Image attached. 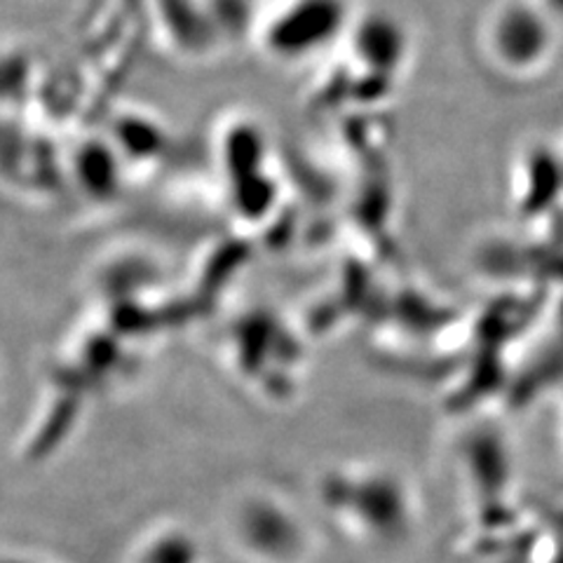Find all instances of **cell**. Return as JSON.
Instances as JSON below:
<instances>
[{
  "mask_svg": "<svg viewBox=\"0 0 563 563\" xmlns=\"http://www.w3.org/2000/svg\"><path fill=\"white\" fill-rule=\"evenodd\" d=\"M327 515L362 542H397L416 526V493L401 474L378 465H347L322 484Z\"/></svg>",
  "mask_w": 563,
  "mask_h": 563,
  "instance_id": "6da1fadb",
  "label": "cell"
},
{
  "mask_svg": "<svg viewBox=\"0 0 563 563\" xmlns=\"http://www.w3.org/2000/svg\"><path fill=\"white\" fill-rule=\"evenodd\" d=\"M233 540L246 563H298L308 533L296 509L273 490H246L233 505Z\"/></svg>",
  "mask_w": 563,
  "mask_h": 563,
  "instance_id": "7a4b0ae2",
  "label": "cell"
},
{
  "mask_svg": "<svg viewBox=\"0 0 563 563\" xmlns=\"http://www.w3.org/2000/svg\"><path fill=\"white\" fill-rule=\"evenodd\" d=\"M556 24L536 0H507L490 14L486 43L490 57L509 70L542 66L554 47Z\"/></svg>",
  "mask_w": 563,
  "mask_h": 563,
  "instance_id": "3957f363",
  "label": "cell"
},
{
  "mask_svg": "<svg viewBox=\"0 0 563 563\" xmlns=\"http://www.w3.org/2000/svg\"><path fill=\"white\" fill-rule=\"evenodd\" d=\"M343 20L341 0H289L268 26V43L277 55H306L331 41ZM296 59V57H294Z\"/></svg>",
  "mask_w": 563,
  "mask_h": 563,
  "instance_id": "277c9868",
  "label": "cell"
},
{
  "mask_svg": "<svg viewBox=\"0 0 563 563\" xmlns=\"http://www.w3.org/2000/svg\"><path fill=\"white\" fill-rule=\"evenodd\" d=\"M128 563H207L188 528L174 521L153 523L128 552Z\"/></svg>",
  "mask_w": 563,
  "mask_h": 563,
  "instance_id": "5b68a950",
  "label": "cell"
},
{
  "mask_svg": "<svg viewBox=\"0 0 563 563\" xmlns=\"http://www.w3.org/2000/svg\"><path fill=\"white\" fill-rule=\"evenodd\" d=\"M536 3L548 12V16L556 26L563 24V0H536Z\"/></svg>",
  "mask_w": 563,
  "mask_h": 563,
  "instance_id": "8992f818",
  "label": "cell"
},
{
  "mask_svg": "<svg viewBox=\"0 0 563 563\" xmlns=\"http://www.w3.org/2000/svg\"><path fill=\"white\" fill-rule=\"evenodd\" d=\"M16 563H31V561H16Z\"/></svg>",
  "mask_w": 563,
  "mask_h": 563,
  "instance_id": "52a82bcc",
  "label": "cell"
}]
</instances>
